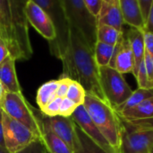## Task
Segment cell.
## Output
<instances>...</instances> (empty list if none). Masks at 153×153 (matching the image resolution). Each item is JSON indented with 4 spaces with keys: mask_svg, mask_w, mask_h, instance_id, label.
<instances>
[{
    "mask_svg": "<svg viewBox=\"0 0 153 153\" xmlns=\"http://www.w3.org/2000/svg\"><path fill=\"white\" fill-rule=\"evenodd\" d=\"M55 56L62 61L64 77L79 82L87 94L107 101L100 86L94 50L77 29L69 25L66 44Z\"/></svg>",
    "mask_w": 153,
    "mask_h": 153,
    "instance_id": "obj_1",
    "label": "cell"
},
{
    "mask_svg": "<svg viewBox=\"0 0 153 153\" xmlns=\"http://www.w3.org/2000/svg\"><path fill=\"white\" fill-rule=\"evenodd\" d=\"M28 0H0V38L15 60H27L33 54L25 14Z\"/></svg>",
    "mask_w": 153,
    "mask_h": 153,
    "instance_id": "obj_2",
    "label": "cell"
},
{
    "mask_svg": "<svg viewBox=\"0 0 153 153\" xmlns=\"http://www.w3.org/2000/svg\"><path fill=\"white\" fill-rule=\"evenodd\" d=\"M83 106L92 122L103 134L116 153H119L121 142V124L117 114L104 100L87 94Z\"/></svg>",
    "mask_w": 153,
    "mask_h": 153,
    "instance_id": "obj_3",
    "label": "cell"
},
{
    "mask_svg": "<svg viewBox=\"0 0 153 153\" xmlns=\"http://www.w3.org/2000/svg\"><path fill=\"white\" fill-rule=\"evenodd\" d=\"M0 108L10 117L29 128L41 140V119L37 116L22 93H8L4 91L0 101Z\"/></svg>",
    "mask_w": 153,
    "mask_h": 153,
    "instance_id": "obj_4",
    "label": "cell"
},
{
    "mask_svg": "<svg viewBox=\"0 0 153 153\" xmlns=\"http://www.w3.org/2000/svg\"><path fill=\"white\" fill-rule=\"evenodd\" d=\"M61 3L68 24L77 29L94 50L97 42V18L88 11L82 0H61Z\"/></svg>",
    "mask_w": 153,
    "mask_h": 153,
    "instance_id": "obj_5",
    "label": "cell"
},
{
    "mask_svg": "<svg viewBox=\"0 0 153 153\" xmlns=\"http://www.w3.org/2000/svg\"><path fill=\"white\" fill-rule=\"evenodd\" d=\"M99 71L102 92L113 109L126 102L132 95L133 90L124 76L109 66L100 67Z\"/></svg>",
    "mask_w": 153,
    "mask_h": 153,
    "instance_id": "obj_6",
    "label": "cell"
},
{
    "mask_svg": "<svg viewBox=\"0 0 153 153\" xmlns=\"http://www.w3.org/2000/svg\"><path fill=\"white\" fill-rule=\"evenodd\" d=\"M4 147L10 153H18L30 143L41 141L29 128L10 117L2 110Z\"/></svg>",
    "mask_w": 153,
    "mask_h": 153,
    "instance_id": "obj_7",
    "label": "cell"
},
{
    "mask_svg": "<svg viewBox=\"0 0 153 153\" xmlns=\"http://www.w3.org/2000/svg\"><path fill=\"white\" fill-rule=\"evenodd\" d=\"M40 6L52 20L56 32V38L49 42L50 51L56 54L60 51L66 44L68 38L69 24L65 18V14L62 6L61 0H30Z\"/></svg>",
    "mask_w": 153,
    "mask_h": 153,
    "instance_id": "obj_8",
    "label": "cell"
},
{
    "mask_svg": "<svg viewBox=\"0 0 153 153\" xmlns=\"http://www.w3.org/2000/svg\"><path fill=\"white\" fill-rule=\"evenodd\" d=\"M153 131L121 130L119 153H152Z\"/></svg>",
    "mask_w": 153,
    "mask_h": 153,
    "instance_id": "obj_9",
    "label": "cell"
},
{
    "mask_svg": "<svg viewBox=\"0 0 153 153\" xmlns=\"http://www.w3.org/2000/svg\"><path fill=\"white\" fill-rule=\"evenodd\" d=\"M25 14L28 23L49 42L56 38L55 25L48 14L37 4L28 0L25 7Z\"/></svg>",
    "mask_w": 153,
    "mask_h": 153,
    "instance_id": "obj_10",
    "label": "cell"
},
{
    "mask_svg": "<svg viewBox=\"0 0 153 153\" xmlns=\"http://www.w3.org/2000/svg\"><path fill=\"white\" fill-rule=\"evenodd\" d=\"M41 124L44 127L58 136L72 150V151H74L76 141V132L75 123L72 117H64L60 115L55 117L42 116Z\"/></svg>",
    "mask_w": 153,
    "mask_h": 153,
    "instance_id": "obj_11",
    "label": "cell"
},
{
    "mask_svg": "<svg viewBox=\"0 0 153 153\" xmlns=\"http://www.w3.org/2000/svg\"><path fill=\"white\" fill-rule=\"evenodd\" d=\"M71 117L74 120V122L82 129V131L87 136H89L95 143H97L99 146H100L102 149H104L108 153H116L113 148L108 143V142L100 132V130L95 125V124L92 122L91 118L90 117L83 105L79 106L75 109L74 113Z\"/></svg>",
    "mask_w": 153,
    "mask_h": 153,
    "instance_id": "obj_12",
    "label": "cell"
},
{
    "mask_svg": "<svg viewBox=\"0 0 153 153\" xmlns=\"http://www.w3.org/2000/svg\"><path fill=\"white\" fill-rule=\"evenodd\" d=\"M134 57L130 46V43L125 34L118 43L116 45L113 58L110 61L109 67L116 69L122 75L127 73H134Z\"/></svg>",
    "mask_w": 153,
    "mask_h": 153,
    "instance_id": "obj_13",
    "label": "cell"
},
{
    "mask_svg": "<svg viewBox=\"0 0 153 153\" xmlns=\"http://www.w3.org/2000/svg\"><path fill=\"white\" fill-rule=\"evenodd\" d=\"M98 24H106L117 29L119 32L124 31V17L118 0L113 3L103 2L101 10L97 17Z\"/></svg>",
    "mask_w": 153,
    "mask_h": 153,
    "instance_id": "obj_14",
    "label": "cell"
},
{
    "mask_svg": "<svg viewBox=\"0 0 153 153\" xmlns=\"http://www.w3.org/2000/svg\"><path fill=\"white\" fill-rule=\"evenodd\" d=\"M0 83L5 92L22 93L16 75L15 60L11 56L0 64Z\"/></svg>",
    "mask_w": 153,
    "mask_h": 153,
    "instance_id": "obj_15",
    "label": "cell"
},
{
    "mask_svg": "<svg viewBox=\"0 0 153 153\" xmlns=\"http://www.w3.org/2000/svg\"><path fill=\"white\" fill-rule=\"evenodd\" d=\"M124 34L128 40L130 46L132 48L134 57V76L135 77L138 71V69L141 63L144 60L145 54V45H144V37H143V31L140 30L135 27L129 26L128 29L125 32Z\"/></svg>",
    "mask_w": 153,
    "mask_h": 153,
    "instance_id": "obj_16",
    "label": "cell"
},
{
    "mask_svg": "<svg viewBox=\"0 0 153 153\" xmlns=\"http://www.w3.org/2000/svg\"><path fill=\"white\" fill-rule=\"evenodd\" d=\"M125 23L140 30L144 29L145 22L138 0H118Z\"/></svg>",
    "mask_w": 153,
    "mask_h": 153,
    "instance_id": "obj_17",
    "label": "cell"
},
{
    "mask_svg": "<svg viewBox=\"0 0 153 153\" xmlns=\"http://www.w3.org/2000/svg\"><path fill=\"white\" fill-rule=\"evenodd\" d=\"M75 132L76 141L73 153H108L87 136L76 124Z\"/></svg>",
    "mask_w": 153,
    "mask_h": 153,
    "instance_id": "obj_18",
    "label": "cell"
},
{
    "mask_svg": "<svg viewBox=\"0 0 153 153\" xmlns=\"http://www.w3.org/2000/svg\"><path fill=\"white\" fill-rule=\"evenodd\" d=\"M41 142L48 153H73L72 150L58 136L43 125Z\"/></svg>",
    "mask_w": 153,
    "mask_h": 153,
    "instance_id": "obj_19",
    "label": "cell"
},
{
    "mask_svg": "<svg viewBox=\"0 0 153 153\" xmlns=\"http://www.w3.org/2000/svg\"><path fill=\"white\" fill-rule=\"evenodd\" d=\"M117 115L127 119L153 118V96L143 101L135 107L124 111L122 113H118Z\"/></svg>",
    "mask_w": 153,
    "mask_h": 153,
    "instance_id": "obj_20",
    "label": "cell"
},
{
    "mask_svg": "<svg viewBox=\"0 0 153 153\" xmlns=\"http://www.w3.org/2000/svg\"><path fill=\"white\" fill-rule=\"evenodd\" d=\"M58 84L59 81L57 79V80H50L40 86L36 96V102L40 109L45 107L48 103H50L57 96L56 91H57Z\"/></svg>",
    "mask_w": 153,
    "mask_h": 153,
    "instance_id": "obj_21",
    "label": "cell"
},
{
    "mask_svg": "<svg viewBox=\"0 0 153 153\" xmlns=\"http://www.w3.org/2000/svg\"><path fill=\"white\" fill-rule=\"evenodd\" d=\"M153 89H143V88H137L135 91H133L132 95L127 98L126 102H124L122 105L117 106L114 108L116 113H122L124 111L132 109L138 106L143 101L152 97Z\"/></svg>",
    "mask_w": 153,
    "mask_h": 153,
    "instance_id": "obj_22",
    "label": "cell"
},
{
    "mask_svg": "<svg viewBox=\"0 0 153 153\" xmlns=\"http://www.w3.org/2000/svg\"><path fill=\"white\" fill-rule=\"evenodd\" d=\"M124 31L119 32L117 29L106 25L98 24L97 27V41H100L106 44L116 46L123 36Z\"/></svg>",
    "mask_w": 153,
    "mask_h": 153,
    "instance_id": "obj_23",
    "label": "cell"
},
{
    "mask_svg": "<svg viewBox=\"0 0 153 153\" xmlns=\"http://www.w3.org/2000/svg\"><path fill=\"white\" fill-rule=\"evenodd\" d=\"M116 46L97 41L94 48V57L99 68L109 66L113 58Z\"/></svg>",
    "mask_w": 153,
    "mask_h": 153,
    "instance_id": "obj_24",
    "label": "cell"
},
{
    "mask_svg": "<svg viewBox=\"0 0 153 153\" xmlns=\"http://www.w3.org/2000/svg\"><path fill=\"white\" fill-rule=\"evenodd\" d=\"M121 130H152L153 131V118L127 119L118 115Z\"/></svg>",
    "mask_w": 153,
    "mask_h": 153,
    "instance_id": "obj_25",
    "label": "cell"
},
{
    "mask_svg": "<svg viewBox=\"0 0 153 153\" xmlns=\"http://www.w3.org/2000/svg\"><path fill=\"white\" fill-rule=\"evenodd\" d=\"M85 96H86V91L82 87V86L79 82L72 79L65 97L74 101L78 106H81V105H83Z\"/></svg>",
    "mask_w": 153,
    "mask_h": 153,
    "instance_id": "obj_26",
    "label": "cell"
},
{
    "mask_svg": "<svg viewBox=\"0 0 153 153\" xmlns=\"http://www.w3.org/2000/svg\"><path fill=\"white\" fill-rule=\"evenodd\" d=\"M63 98L56 96L54 100H52L50 103H48L45 107L40 109L42 115L46 117H55L57 116L59 114L60 106L62 103Z\"/></svg>",
    "mask_w": 153,
    "mask_h": 153,
    "instance_id": "obj_27",
    "label": "cell"
},
{
    "mask_svg": "<svg viewBox=\"0 0 153 153\" xmlns=\"http://www.w3.org/2000/svg\"><path fill=\"white\" fill-rule=\"evenodd\" d=\"M135 78L137 80V85H138V88H143V89H153V86L152 83L150 82L147 73H146V69H145V66H144V62L143 61L138 69L137 74L135 76Z\"/></svg>",
    "mask_w": 153,
    "mask_h": 153,
    "instance_id": "obj_28",
    "label": "cell"
},
{
    "mask_svg": "<svg viewBox=\"0 0 153 153\" xmlns=\"http://www.w3.org/2000/svg\"><path fill=\"white\" fill-rule=\"evenodd\" d=\"M78 106H79L77 104H75L74 101L68 99L67 97H65L62 100L58 115L64 116V117H71Z\"/></svg>",
    "mask_w": 153,
    "mask_h": 153,
    "instance_id": "obj_29",
    "label": "cell"
},
{
    "mask_svg": "<svg viewBox=\"0 0 153 153\" xmlns=\"http://www.w3.org/2000/svg\"><path fill=\"white\" fill-rule=\"evenodd\" d=\"M86 8L88 9V11L96 18L98 17L102 5H103V0H82Z\"/></svg>",
    "mask_w": 153,
    "mask_h": 153,
    "instance_id": "obj_30",
    "label": "cell"
},
{
    "mask_svg": "<svg viewBox=\"0 0 153 153\" xmlns=\"http://www.w3.org/2000/svg\"><path fill=\"white\" fill-rule=\"evenodd\" d=\"M18 153H48L41 141H36Z\"/></svg>",
    "mask_w": 153,
    "mask_h": 153,
    "instance_id": "obj_31",
    "label": "cell"
},
{
    "mask_svg": "<svg viewBox=\"0 0 153 153\" xmlns=\"http://www.w3.org/2000/svg\"><path fill=\"white\" fill-rule=\"evenodd\" d=\"M71 80H72L71 78H67V77H64V76H62L58 79L59 84H58V87H57V91H56V96L58 97L65 98L66 96V93H67Z\"/></svg>",
    "mask_w": 153,
    "mask_h": 153,
    "instance_id": "obj_32",
    "label": "cell"
},
{
    "mask_svg": "<svg viewBox=\"0 0 153 153\" xmlns=\"http://www.w3.org/2000/svg\"><path fill=\"white\" fill-rule=\"evenodd\" d=\"M143 62H144V66H145V69H146L148 78L153 86V59L146 50H145V54H144Z\"/></svg>",
    "mask_w": 153,
    "mask_h": 153,
    "instance_id": "obj_33",
    "label": "cell"
},
{
    "mask_svg": "<svg viewBox=\"0 0 153 153\" xmlns=\"http://www.w3.org/2000/svg\"><path fill=\"white\" fill-rule=\"evenodd\" d=\"M143 37H144V45H145V50L152 57L153 59V34L143 32Z\"/></svg>",
    "mask_w": 153,
    "mask_h": 153,
    "instance_id": "obj_34",
    "label": "cell"
},
{
    "mask_svg": "<svg viewBox=\"0 0 153 153\" xmlns=\"http://www.w3.org/2000/svg\"><path fill=\"white\" fill-rule=\"evenodd\" d=\"M138 2L140 5V8L142 11L143 17L144 19V22H145L147 19V16H148V14H149V11H150L151 6H152L153 0H138Z\"/></svg>",
    "mask_w": 153,
    "mask_h": 153,
    "instance_id": "obj_35",
    "label": "cell"
},
{
    "mask_svg": "<svg viewBox=\"0 0 153 153\" xmlns=\"http://www.w3.org/2000/svg\"><path fill=\"white\" fill-rule=\"evenodd\" d=\"M143 32H150V33L153 34V2L152 4L151 8H150L147 19L145 21V25H144Z\"/></svg>",
    "mask_w": 153,
    "mask_h": 153,
    "instance_id": "obj_36",
    "label": "cell"
},
{
    "mask_svg": "<svg viewBox=\"0 0 153 153\" xmlns=\"http://www.w3.org/2000/svg\"><path fill=\"white\" fill-rule=\"evenodd\" d=\"M10 56L9 54V50L7 49L6 44L4 43V41L0 38V64L4 62V60Z\"/></svg>",
    "mask_w": 153,
    "mask_h": 153,
    "instance_id": "obj_37",
    "label": "cell"
},
{
    "mask_svg": "<svg viewBox=\"0 0 153 153\" xmlns=\"http://www.w3.org/2000/svg\"><path fill=\"white\" fill-rule=\"evenodd\" d=\"M0 146L4 147V130H3V119H2V109L1 108H0Z\"/></svg>",
    "mask_w": 153,
    "mask_h": 153,
    "instance_id": "obj_38",
    "label": "cell"
},
{
    "mask_svg": "<svg viewBox=\"0 0 153 153\" xmlns=\"http://www.w3.org/2000/svg\"><path fill=\"white\" fill-rule=\"evenodd\" d=\"M0 153H10L7 149L5 147H3V146H0Z\"/></svg>",
    "mask_w": 153,
    "mask_h": 153,
    "instance_id": "obj_39",
    "label": "cell"
},
{
    "mask_svg": "<svg viewBox=\"0 0 153 153\" xmlns=\"http://www.w3.org/2000/svg\"><path fill=\"white\" fill-rule=\"evenodd\" d=\"M4 92V88H3V87H2V85H1V83H0V101H1V98H2V96H3Z\"/></svg>",
    "mask_w": 153,
    "mask_h": 153,
    "instance_id": "obj_40",
    "label": "cell"
},
{
    "mask_svg": "<svg viewBox=\"0 0 153 153\" xmlns=\"http://www.w3.org/2000/svg\"><path fill=\"white\" fill-rule=\"evenodd\" d=\"M104 2H107V3H113V2H115L116 0H103Z\"/></svg>",
    "mask_w": 153,
    "mask_h": 153,
    "instance_id": "obj_41",
    "label": "cell"
},
{
    "mask_svg": "<svg viewBox=\"0 0 153 153\" xmlns=\"http://www.w3.org/2000/svg\"><path fill=\"white\" fill-rule=\"evenodd\" d=\"M152 153H153V150H152Z\"/></svg>",
    "mask_w": 153,
    "mask_h": 153,
    "instance_id": "obj_42",
    "label": "cell"
}]
</instances>
